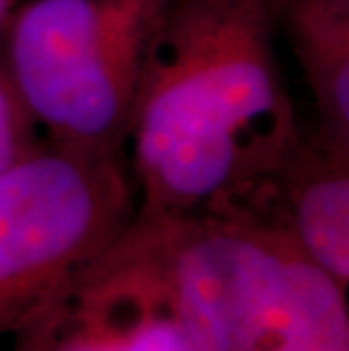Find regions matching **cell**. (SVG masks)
<instances>
[{"label":"cell","instance_id":"277c9868","mask_svg":"<svg viewBox=\"0 0 349 351\" xmlns=\"http://www.w3.org/2000/svg\"><path fill=\"white\" fill-rule=\"evenodd\" d=\"M136 213L125 154L41 141L0 177V335L55 302Z\"/></svg>","mask_w":349,"mask_h":351},{"label":"cell","instance_id":"8992f818","mask_svg":"<svg viewBox=\"0 0 349 351\" xmlns=\"http://www.w3.org/2000/svg\"><path fill=\"white\" fill-rule=\"evenodd\" d=\"M279 222L306 256L340 286H349V141L315 127L250 208Z\"/></svg>","mask_w":349,"mask_h":351},{"label":"cell","instance_id":"6da1fadb","mask_svg":"<svg viewBox=\"0 0 349 351\" xmlns=\"http://www.w3.org/2000/svg\"><path fill=\"white\" fill-rule=\"evenodd\" d=\"M279 0H177L147 52L128 132L141 211L254 206L297 145Z\"/></svg>","mask_w":349,"mask_h":351},{"label":"cell","instance_id":"7a4b0ae2","mask_svg":"<svg viewBox=\"0 0 349 351\" xmlns=\"http://www.w3.org/2000/svg\"><path fill=\"white\" fill-rule=\"evenodd\" d=\"M175 3L27 0L7 16L3 64L43 141L125 154L147 52Z\"/></svg>","mask_w":349,"mask_h":351},{"label":"cell","instance_id":"52a82bcc","mask_svg":"<svg viewBox=\"0 0 349 351\" xmlns=\"http://www.w3.org/2000/svg\"><path fill=\"white\" fill-rule=\"evenodd\" d=\"M284 29L317 111V130L349 141V0H279Z\"/></svg>","mask_w":349,"mask_h":351},{"label":"cell","instance_id":"3957f363","mask_svg":"<svg viewBox=\"0 0 349 351\" xmlns=\"http://www.w3.org/2000/svg\"><path fill=\"white\" fill-rule=\"evenodd\" d=\"M295 247L250 208H136L105 256L161 297L195 351H254L281 315Z\"/></svg>","mask_w":349,"mask_h":351},{"label":"cell","instance_id":"ba28073f","mask_svg":"<svg viewBox=\"0 0 349 351\" xmlns=\"http://www.w3.org/2000/svg\"><path fill=\"white\" fill-rule=\"evenodd\" d=\"M254 351H349L347 288L300 247L291 256L281 315Z\"/></svg>","mask_w":349,"mask_h":351},{"label":"cell","instance_id":"5b68a950","mask_svg":"<svg viewBox=\"0 0 349 351\" xmlns=\"http://www.w3.org/2000/svg\"><path fill=\"white\" fill-rule=\"evenodd\" d=\"M12 338V351H195L161 297L105 254Z\"/></svg>","mask_w":349,"mask_h":351},{"label":"cell","instance_id":"30bf717a","mask_svg":"<svg viewBox=\"0 0 349 351\" xmlns=\"http://www.w3.org/2000/svg\"><path fill=\"white\" fill-rule=\"evenodd\" d=\"M10 7H12V0H0V23L7 19V14H10Z\"/></svg>","mask_w":349,"mask_h":351},{"label":"cell","instance_id":"9c48e42d","mask_svg":"<svg viewBox=\"0 0 349 351\" xmlns=\"http://www.w3.org/2000/svg\"><path fill=\"white\" fill-rule=\"evenodd\" d=\"M39 125L0 62V177L41 143Z\"/></svg>","mask_w":349,"mask_h":351}]
</instances>
